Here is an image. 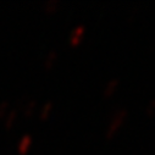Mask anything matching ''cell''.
Returning <instances> with one entry per match:
<instances>
[{
  "instance_id": "cell-2",
  "label": "cell",
  "mask_w": 155,
  "mask_h": 155,
  "mask_svg": "<svg viewBox=\"0 0 155 155\" xmlns=\"http://www.w3.org/2000/svg\"><path fill=\"white\" fill-rule=\"evenodd\" d=\"M83 33H84V26H83V25L77 26V27L70 33V42H71L72 44L78 43L80 39H81V37L83 35Z\"/></svg>"
},
{
  "instance_id": "cell-3",
  "label": "cell",
  "mask_w": 155,
  "mask_h": 155,
  "mask_svg": "<svg viewBox=\"0 0 155 155\" xmlns=\"http://www.w3.org/2000/svg\"><path fill=\"white\" fill-rule=\"evenodd\" d=\"M56 58H58V51H56L55 49H51V50L47 54V56H45V59H44V66H45L47 68L51 67L53 64L55 62Z\"/></svg>"
},
{
  "instance_id": "cell-1",
  "label": "cell",
  "mask_w": 155,
  "mask_h": 155,
  "mask_svg": "<svg viewBox=\"0 0 155 155\" xmlns=\"http://www.w3.org/2000/svg\"><path fill=\"white\" fill-rule=\"evenodd\" d=\"M33 143V138L29 134H25L23 137H21V139L17 143V151L20 154H25L27 153V150L29 149V147Z\"/></svg>"
},
{
  "instance_id": "cell-5",
  "label": "cell",
  "mask_w": 155,
  "mask_h": 155,
  "mask_svg": "<svg viewBox=\"0 0 155 155\" xmlns=\"http://www.w3.org/2000/svg\"><path fill=\"white\" fill-rule=\"evenodd\" d=\"M35 106H37V101L34 99H31L26 104H23V114H25V116H31L33 114Z\"/></svg>"
},
{
  "instance_id": "cell-7",
  "label": "cell",
  "mask_w": 155,
  "mask_h": 155,
  "mask_svg": "<svg viewBox=\"0 0 155 155\" xmlns=\"http://www.w3.org/2000/svg\"><path fill=\"white\" fill-rule=\"evenodd\" d=\"M59 6V0H48L44 5V9L47 11H55Z\"/></svg>"
},
{
  "instance_id": "cell-4",
  "label": "cell",
  "mask_w": 155,
  "mask_h": 155,
  "mask_svg": "<svg viewBox=\"0 0 155 155\" xmlns=\"http://www.w3.org/2000/svg\"><path fill=\"white\" fill-rule=\"evenodd\" d=\"M16 116H17V110L16 109H11L8 114H6V116H5V121H4V125H5V127H11L12 126V124L15 122V120H16Z\"/></svg>"
},
{
  "instance_id": "cell-6",
  "label": "cell",
  "mask_w": 155,
  "mask_h": 155,
  "mask_svg": "<svg viewBox=\"0 0 155 155\" xmlns=\"http://www.w3.org/2000/svg\"><path fill=\"white\" fill-rule=\"evenodd\" d=\"M51 109H53V103H51V101H47V103L41 107V110H39V117H41V119H45L47 116L49 115V112L51 111Z\"/></svg>"
},
{
  "instance_id": "cell-8",
  "label": "cell",
  "mask_w": 155,
  "mask_h": 155,
  "mask_svg": "<svg viewBox=\"0 0 155 155\" xmlns=\"http://www.w3.org/2000/svg\"><path fill=\"white\" fill-rule=\"evenodd\" d=\"M8 109H9V101L8 100L0 101V117L5 115V112L8 111Z\"/></svg>"
}]
</instances>
